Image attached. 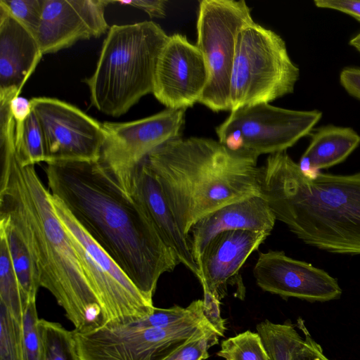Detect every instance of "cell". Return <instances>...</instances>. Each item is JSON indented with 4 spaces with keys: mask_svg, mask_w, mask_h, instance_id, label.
I'll return each mask as SVG.
<instances>
[{
    "mask_svg": "<svg viewBox=\"0 0 360 360\" xmlns=\"http://www.w3.org/2000/svg\"><path fill=\"white\" fill-rule=\"evenodd\" d=\"M51 195L150 301L180 264L142 204L101 159L46 163Z\"/></svg>",
    "mask_w": 360,
    "mask_h": 360,
    "instance_id": "6da1fadb",
    "label": "cell"
},
{
    "mask_svg": "<svg viewBox=\"0 0 360 360\" xmlns=\"http://www.w3.org/2000/svg\"><path fill=\"white\" fill-rule=\"evenodd\" d=\"M0 217L9 221L26 244L40 287L49 291L65 316L82 332L101 326L99 303L72 240L34 165L22 166L15 140H0Z\"/></svg>",
    "mask_w": 360,
    "mask_h": 360,
    "instance_id": "7a4b0ae2",
    "label": "cell"
},
{
    "mask_svg": "<svg viewBox=\"0 0 360 360\" xmlns=\"http://www.w3.org/2000/svg\"><path fill=\"white\" fill-rule=\"evenodd\" d=\"M260 190L276 220L305 244L360 255V172L306 175L284 151L261 167Z\"/></svg>",
    "mask_w": 360,
    "mask_h": 360,
    "instance_id": "3957f363",
    "label": "cell"
},
{
    "mask_svg": "<svg viewBox=\"0 0 360 360\" xmlns=\"http://www.w3.org/2000/svg\"><path fill=\"white\" fill-rule=\"evenodd\" d=\"M258 157L219 141L181 136L146 158L182 233L219 208L261 195Z\"/></svg>",
    "mask_w": 360,
    "mask_h": 360,
    "instance_id": "277c9868",
    "label": "cell"
},
{
    "mask_svg": "<svg viewBox=\"0 0 360 360\" xmlns=\"http://www.w3.org/2000/svg\"><path fill=\"white\" fill-rule=\"evenodd\" d=\"M169 36L153 21L110 27L92 75L86 79L91 104L120 117L153 94L160 54Z\"/></svg>",
    "mask_w": 360,
    "mask_h": 360,
    "instance_id": "5b68a950",
    "label": "cell"
},
{
    "mask_svg": "<svg viewBox=\"0 0 360 360\" xmlns=\"http://www.w3.org/2000/svg\"><path fill=\"white\" fill-rule=\"evenodd\" d=\"M299 75L280 35L255 22L245 26L236 39L230 111L292 93Z\"/></svg>",
    "mask_w": 360,
    "mask_h": 360,
    "instance_id": "8992f818",
    "label": "cell"
},
{
    "mask_svg": "<svg viewBox=\"0 0 360 360\" xmlns=\"http://www.w3.org/2000/svg\"><path fill=\"white\" fill-rule=\"evenodd\" d=\"M56 212L71 238L85 276L99 303L101 326L131 322L155 310L120 267L86 233L65 206L52 195Z\"/></svg>",
    "mask_w": 360,
    "mask_h": 360,
    "instance_id": "52a82bcc",
    "label": "cell"
},
{
    "mask_svg": "<svg viewBox=\"0 0 360 360\" xmlns=\"http://www.w3.org/2000/svg\"><path fill=\"white\" fill-rule=\"evenodd\" d=\"M254 22L243 0L199 2L197 43L208 70V80L198 103L213 112L231 110L230 82L238 32Z\"/></svg>",
    "mask_w": 360,
    "mask_h": 360,
    "instance_id": "ba28073f",
    "label": "cell"
},
{
    "mask_svg": "<svg viewBox=\"0 0 360 360\" xmlns=\"http://www.w3.org/2000/svg\"><path fill=\"white\" fill-rule=\"evenodd\" d=\"M210 327L203 314L167 328L144 327L134 320L73 332L81 360H165Z\"/></svg>",
    "mask_w": 360,
    "mask_h": 360,
    "instance_id": "9c48e42d",
    "label": "cell"
},
{
    "mask_svg": "<svg viewBox=\"0 0 360 360\" xmlns=\"http://www.w3.org/2000/svg\"><path fill=\"white\" fill-rule=\"evenodd\" d=\"M322 115L259 103L231 110L216 128L218 141L259 157L284 152L307 135Z\"/></svg>",
    "mask_w": 360,
    "mask_h": 360,
    "instance_id": "30bf717a",
    "label": "cell"
},
{
    "mask_svg": "<svg viewBox=\"0 0 360 360\" xmlns=\"http://www.w3.org/2000/svg\"><path fill=\"white\" fill-rule=\"evenodd\" d=\"M30 101L43 134L46 163L100 159L105 140L103 124L58 98Z\"/></svg>",
    "mask_w": 360,
    "mask_h": 360,
    "instance_id": "8fae6325",
    "label": "cell"
},
{
    "mask_svg": "<svg viewBox=\"0 0 360 360\" xmlns=\"http://www.w3.org/2000/svg\"><path fill=\"white\" fill-rule=\"evenodd\" d=\"M185 111L167 108L134 121L103 123L105 140L101 159L127 190L131 187L134 169L152 150L181 136Z\"/></svg>",
    "mask_w": 360,
    "mask_h": 360,
    "instance_id": "7c38bea8",
    "label": "cell"
},
{
    "mask_svg": "<svg viewBox=\"0 0 360 360\" xmlns=\"http://www.w3.org/2000/svg\"><path fill=\"white\" fill-rule=\"evenodd\" d=\"M208 80L204 57L186 36H169L158 58L153 94L169 109L198 103Z\"/></svg>",
    "mask_w": 360,
    "mask_h": 360,
    "instance_id": "4fadbf2b",
    "label": "cell"
},
{
    "mask_svg": "<svg viewBox=\"0 0 360 360\" xmlns=\"http://www.w3.org/2000/svg\"><path fill=\"white\" fill-rule=\"evenodd\" d=\"M253 275L262 290L283 298L328 302L339 299L342 292L337 280L326 271L283 251L259 252Z\"/></svg>",
    "mask_w": 360,
    "mask_h": 360,
    "instance_id": "5bb4252c",
    "label": "cell"
},
{
    "mask_svg": "<svg viewBox=\"0 0 360 360\" xmlns=\"http://www.w3.org/2000/svg\"><path fill=\"white\" fill-rule=\"evenodd\" d=\"M269 233L247 230L219 233L208 243L198 263L199 281L204 297L221 302L228 286H237V297L243 300L245 288L240 270L248 257L258 249Z\"/></svg>",
    "mask_w": 360,
    "mask_h": 360,
    "instance_id": "9a60e30c",
    "label": "cell"
},
{
    "mask_svg": "<svg viewBox=\"0 0 360 360\" xmlns=\"http://www.w3.org/2000/svg\"><path fill=\"white\" fill-rule=\"evenodd\" d=\"M109 0H44L36 38L43 55L108 32L105 17Z\"/></svg>",
    "mask_w": 360,
    "mask_h": 360,
    "instance_id": "2e32d148",
    "label": "cell"
},
{
    "mask_svg": "<svg viewBox=\"0 0 360 360\" xmlns=\"http://www.w3.org/2000/svg\"><path fill=\"white\" fill-rule=\"evenodd\" d=\"M42 56L36 37L0 5V98L19 96Z\"/></svg>",
    "mask_w": 360,
    "mask_h": 360,
    "instance_id": "e0dca14e",
    "label": "cell"
},
{
    "mask_svg": "<svg viewBox=\"0 0 360 360\" xmlns=\"http://www.w3.org/2000/svg\"><path fill=\"white\" fill-rule=\"evenodd\" d=\"M275 221L272 211L261 195L222 207L199 220L191 229L188 236L193 258L198 266L204 250L220 233L247 230L270 233Z\"/></svg>",
    "mask_w": 360,
    "mask_h": 360,
    "instance_id": "ac0fdd59",
    "label": "cell"
},
{
    "mask_svg": "<svg viewBox=\"0 0 360 360\" xmlns=\"http://www.w3.org/2000/svg\"><path fill=\"white\" fill-rule=\"evenodd\" d=\"M131 193L142 204L160 236L180 264L198 279L199 268L193 258L188 237L181 231L160 185L145 158L134 169Z\"/></svg>",
    "mask_w": 360,
    "mask_h": 360,
    "instance_id": "d6986e66",
    "label": "cell"
},
{
    "mask_svg": "<svg viewBox=\"0 0 360 360\" xmlns=\"http://www.w3.org/2000/svg\"><path fill=\"white\" fill-rule=\"evenodd\" d=\"M360 144V135L349 127L324 126L312 134L311 142L298 164L309 175L338 165Z\"/></svg>",
    "mask_w": 360,
    "mask_h": 360,
    "instance_id": "ffe728a7",
    "label": "cell"
},
{
    "mask_svg": "<svg viewBox=\"0 0 360 360\" xmlns=\"http://www.w3.org/2000/svg\"><path fill=\"white\" fill-rule=\"evenodd\" d=\"M0 233L6 238L13 269L25 297L28 302L36 301L40 284L26 244L13 224L1 217Z\"/></svg>",
    "mask_w": 360,
    "mask_h": 360,
    "instance_id": "44dd1931",
    "label": "cell"
},
{
    "mask_svg": "<svg viewBox=\"0 0 360 360\" xmlns=\"http://www.w3.org/2000/svg\"><path fill=\"white\" fill-rule=\"evenodd\" d=\"M256 329L271 360H292L293 352L303 339L289 320L276 323L266 319L259 323Z\"/></svg>",
    "mask_w": 360,
    "mask_h": 360,
    "instance_id": "7402d4cb",
    "label": "cell"
},
{
    "mask_svg": "<svg viewBox=\"0 0 360 360\" xmlns=\"http://www.w3.org/2000/svg\"><path fill=\"white\" fill-rule=\"evenodd\" d=\"M29 302L15 274L6 238L0 233V304L22 321Z\"/></svg>",
    "mask_w": 360,
    "mask_h": 360,
    "instance_id": "603a6c76",
    "label": "cell"
},
{
    "mask_svg": "<svg viewBox=\"0 0 360 360\" xmlns=\"http://www.w3.org/2000/svg\"><path fill=\"white\" fill-rule=\"evenodd\" d=\"M15 146L22 166L46 162L43 134L33 111L20 126L15 125Z\"/></svg>",
    "mask_w": 360,
    "mask_h": 360,
    "instance_id": "cb8c5ba5",
    "label": "cell"
},
{
    "mask_svg": "<svg viewBox=\"0 0 360 360\" xmlns=\"http://www.w3.org/2000/svg\"><path fill=\"white\" fill-rule=\"evenodd\" d=\"M39 325L44 346V360H81L73 330L42 319Z\"/></svg>",
    "mask_w": 360,
    "mask_h": 360,
    "instance_id": "d4e9b609",
    "label": "cell"
},
{
    "mask_svg": "<svg viewBox=\"0 0 360 360\" xmlns=\"http://www.w3.org/2000/svg\"><path fill=\"white\" fill-rule=\"evenodd\" d=\"M217 355L225 360H271L259 334L250 330L224 340Z\"/></svg>",
    "mask_w": 360,
    "mask_h": 360,
    "instance_id": "484cf974",
    "label": "cell"
},
{
    "mask_svg": "<svg viewBox=\"0 0 360 360\" xmlns=\"http://www.w3.org/2000/svg\"><path fill=\"white\" fill-rule=\"evenodd\" d=\"M0 360H25L22 321L1 304Z\"/></svg>",
    "mask_w": 360,
    "mask_h": 360,
    "instance_id": "4316f807",
    "label": "cell"
},
{
    "mask_svg": "<svg viewBox=\"0 0 360 360\" xmlns=\"http://www.w3.org/2000/svg\"><path fill=\"white\" fill-rule=\"evenodd\" d=\"M36 301L30 302L25 309L22 333L25 360H44V346L39 329Z\"/></svg>",
    "mask_w": 360,
    "mask_h": 360,
    "instance_id": "83f0119b",
    "label": "cell"
},
{
    "mask_svg": "<svg viewBox=\"0 0 360 360\" xmlns=\"http://www.w3.org/2000/svg\"><path fill=\"white\" fill-rule=\"evenodd\" d=\"M221 337L214 327L201 330L165 360H205L209 357L208 349L217 344Z\"/></svg>",
    "mask_w": 360,
    "mask_h": 360,
    "instance_id": "f1b7e54d",
    "label": "cell"
},
{
    "mask_svg": "<svg viewBox=\"0 0 360 360\" xmlns=\"http://www.w3.org/2000/svg\"><path fill=\"white\" fill-rule=\"evenodd\" d=\"M44 4V0H0V5L35 37L41 24Z\"/></svg>",
    "mask_w": 360,
    "mask_h": 360,
    "instance_id": "f546056e",
    "label": "cell"
},
{
    "mask_svg": "<svg viewBox=\"0 0 360 360\" xmlns=\"http://www.w3.org/2000/svg\"><path fill=\"white\" fill-rule=\"evenodd\" d=\"M297 327L303 332L304 338L295 347L292 360H330L323 354L321 346L312 338L302 319L297 320Z\"/></svg>",
    "mask_w": 360,
    "mask_h": 360,
    "instance_id": "4dcf8cb0",
    "label": "cell"
},
{
    "mask_svg": "<svg viewBox=\"0 0 360 360\" xmlns=\"http://www.w3.org/2000/svg\"><path fill=\"white\" fill-rule=\"evenodd\" d=\"M110 3L137 8L145 11L150 18H162L166 15L165 0L110 1Z\"/></svg>",
    "mask_w": 360,
    "mask_h": 360,
    "instance_id": "1f68e13d",
    "label": "cell"
},
{
    "mask_svg": "<svg viewBox=\"0 0 360 360\" xmlns=\"http://www.w3.org/2000/svg\"><path fill=\"white\" fill-rule=\"evenodd\" d=\"M314 4L347 13L360 22V0H316Z\"/></svg>",
    "mask_w": 360,
    "mask_h": 360,
    "instance_id": "d6a6232c",
    "label": "cell"
},
{
    "mask_svg": "<svg viewBox=\"0 0 360 360\" xmlns=\"http://www.w3.org/2000/svg\"><path fill=\"white\" fill-rule=\"evenodd\" d=\"M340 81L350 95L360 100V68H344L340 73Z\"/></svg>",
    "mask_w": 360,
    "mask_h": 360,
    "instance_id": "836d02e7",
    "label": "cell"
},
{
    "mask_svg": "<svg viewBox=\"0 0 360 360\" xmlns=\"http://www.w3.org/2000/svg\"><path fill=\"white\" fill-rule=\"evenodd\" d=\"M9 108L17 127L20 126L32 112L30 100L20 95L11 100Z\"/></svg>",
    "mask_w": 360,
    "mask_h": 360,
    "instance_id": "e575fe53",
    "label": "cell"
},
{
    "mask_svg": "<svg viewBox=\"0 0 360 360\" xmlns=\"http://www.w3.org/2000/svg\"><path fill=\"white\" fill-rule=\"evenodd\" d=\"M349 44L360 53V32L349 41Z\"/></svg>",
    "mask_w": 360,
    "mask_h": 360,
    "instance_id": "d590c367",
    "label": "cell"
}]
</instances>
